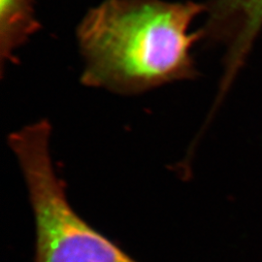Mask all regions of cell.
Here are the masks:
<instances>
[{"label":"cell","mask_w":262,"mask_h":262,"mask_svg":"<svg viewBox=\"0 0 262 262\" xmlns=\"http://www.w3.org/2000/svg\"><path fill=\"white\" fill-rule=\"evenodd\" d=\"M51 125L31 123L9 136L28 187L35 225L34 262H139L77 214L50 152Z\"/></svg>","instance_id":"cell-2"},{"label":"cell","mask_w":262,"mask_h":262,"mask_svg":"<svg viewBox=\"0 0 262 262\" xmlns=\"http://www.w3.org/2000/svg\"><path fill=\"white\" fill-rule=\"evenodd\" d=\"M203 39L227 47L226 63L239 68L262 28V0H210Z\"/></svg>","instance_id":"cell-3"},{"label":"cell","mask_w":262,"mask_h":262,"mask_svg":"<svg viewBox=\"0 0 262 262\" xmlns=\"http://www.w3.org/2000/svg\"><path fill=\"white\" fill-rule=\"evenodd\" d=\"M35 0H0V59L15 63V52L27 44L42 26L35 16Z\"/></svg>","instance_id":"cell-4"},{"label":"cell","mask_w":262,"mask_h":262,"mask_svg":"<svg viewBox=\"0 0 262 262\" xmlns=\"http://www.w3.org/2000/svg\"><path fill=\"white\" fill-rule=\"evenodd\" d=\"M205 3L103 0L76 30L84 59L81 82L116 94H138L196 77L191 50L203 39L189 31Z\"/></svg>","instance_id":"cell-1"}]
</instances>
